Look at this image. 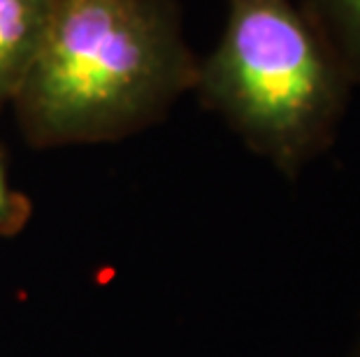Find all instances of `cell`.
<instances>
[{"label":"cell","mask_w":360,"mask_h":357,"mask_svg":"<svg viewBox=\"0 0 360 357\" xmlns=\"http://www.w3.org/2000/svg\"><path fill=\"white\" fill-rule=\"evenodd\" d=\"M33 214V202L14 188L7 172L5 156L0 151V237H14L28 225Z\"/></svg>","instance_id":"cell-5"},{"label":"cell","mask_w":360,"mask_h":357,"mask_svg":"<svg viewBox=\"0 0 360 357\" xmlns=\"http://www.w3.org/2000/svg\"><path fill=\"white\" fill-rule=\"evenodd\" d=\"M198 63L174 0H58L12 109L30 147L117 142L193 93Z\"/></svg>","instance_id":"cell-1"},{"label":"cell","mask_w":360,"mask_h":357,"mask_svg":"<svg viewBox=\"0 0 360 357\" xmlns=\"http://www.w3.org/2000/svg\"><path fill=\"white\" fill-rule=\"evenodd\" d=\"M349 74L293 0H228L217 47L198 63V93L254 154L295 177L330 147Z\"/></svg>","instance_id":"cell-2"},{"label":"cell","mask_w":360,"mask_h":357,"mask_svg":"<svg viewBox=\"0 0 360 357\" xmlns=\"http://www.w3.org/2000/svg\"><path fill=\"white\" fill-rule=\"evenodd\" d=\"M58 0H0V116L24 81Z\"/></svg>","instance_id":"cell-3"},{"label":"cell","mask_w":360,"mask_h":357,"mask_svg":"<svg viewBox=\"0 0 360 357\" xmlns=\"http://www.w3.org/2000/svg\"><path fill=\"white\" fill-rule=\"evenodd\" d=\"M302 10L323 35L354 86L360 83V0H304Z\"/></svg>","instance_id":"cell-4"}]
</instances>
